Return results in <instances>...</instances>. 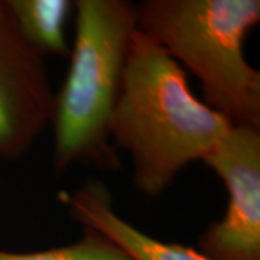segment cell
Returning a JSON list of instances; mask_svg holds the SVG:
<instances>
[{"label": "cell", "mask_w": 260, "mask_h": 260, "mask_svg": "<svg viewBox=\"0 0 260 260\" xmlns=\"http://www.w3.org/2000/svg\"><path fill=\"white\" fill-rule=\"evenodd\" d=\"M232 126L197 99L177 61L138 30L110 120V139L129 153L136 189L146 197L164 194L184 168L203 162Z\"/></svg>", "instance_id": "cell-1"}, {"label": "cell", "mask_w": 260, "mask_h": 260, "mask_svg": "<svg viewBox=\"0 0 260 260\" xmlns=\"http://www.w3.org/2000/svg\"><path fill=\"white\" fill-rule=\"evenodd\" d=\"M75 38L52 117L54 169L75 164L120 168L110 139V120L119 102L133 38L136 5L130 0H74Z\"/></svg>", "instance_id": "cell-2"}, {"label": "cell", "mask_w": 260, "mask_h": 260, "mask_svg": "<svg viewBox=\"0 0 260 260\" xmlns=\"http://www.w3.org/2000/svg\"><path fill=\"white\" fill-rule=\"evenodd\" d=\"M136 16L140 34L197 77L205 104L260 129V73L244 55L259 0H143Z\"/></svg>", "instance_id": "cell-3"}, {"label": "cell", "mask_w": 260, "mask_h": 260, "mask_svg": "<svg viewBox=\"0 0 260 260\" xmlns=\"http://www.w3.org/2000/svg\"><path fill=\"white\" fill-rule=\"evenodd\" d=\"M203 162L224 182L229 201L197 250L211 260H260V129L233 124Z\"/></svg>", "instance_id": "cell-4"}, {"label": "cell", "mask_w": 260, "mask_h": 260, "mask_svg": "<svg viewBox=\"0 0 260 260\" xmlns=\"http://www.w3.org/2000/svg\"><path fill=\"white\" fill-rule=\"evenodd\" d=\"M55 91L45 58L20 34L0 0V159L19 160L51 126Z\"/></svg>", "instance_id": "cell-5"}, {"label": "cell", "mask_w": 260, "mask_h": 260, "mask_svg": "<svg viewBox=\"0 0 260 260\" xmlns=\"http://www.w3.org/2000/svg\"><path fill=\"white\" fill-rule=\"evenodd\" d=\"M59 201L71 218L103 234L132 260H211L192 247L160 242L121 218L102 182L90 181L71 194L61 192Z\"/></svg>", "instance_id": "cell-6"}, {"label": "cell", "mask_w": 260, "mask_h": 260, "mask_svg": "<svg viewBox=\"0 0 260 260\" xmlns=\"http://www.w3.org/2000/svg\"><path fill=\"white\" fill-rule=\"evenodd\" d=\"M20 34L41 55L68 56L65 29L74 0H8Z\"/></svg>", "instance_id": "cell-7"}, {"label": "cell", "mask_w": 260, "mask_h": 260, "mask_svg": "<svg viewBox=\"0 0 260 260\" xmlns=\"http://www.w3.org/2000/svg\"><path fill=\"white\" fill-rule=\"evenodd\" d=\"M0 260H132L103 234L84 229L77 242L37 251H8L0 249Z\"/></svg>", "instance_id": "cell-8"}]
</instances>
